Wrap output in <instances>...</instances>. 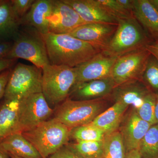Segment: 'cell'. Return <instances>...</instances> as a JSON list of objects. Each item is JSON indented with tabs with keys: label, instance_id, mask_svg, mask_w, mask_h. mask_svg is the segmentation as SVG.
<instances>
[{
	"label": "cell",
	"instance_id": "obj_1",
	"mask_svg": "<svg viewBox=\"0 0 158 158\" xmlns=\"http://www.w3.org/2000/svg\"><path fill=\"white\" fill-rule=\"evenodd\" d=\"M50 64L75 68L99 52L90 44L68 34L42 35Z\"/></svg>",
	"mask_w": 158,
	"mask_h": 158
},
{
	"label": "cell",
	"instance_id": "obj_2",
	"mask_svg": "<svg viewBox=\"0 0 158 158\" xmlns=\"http://www.w3.org/2000/svg\"><path fill=\"white\" fill-rule=\"evenodd\" d=\"M116 32L103 52L118 57L145 48L153 41L134 16L117 19Z\"/></svg>",
	"mask_w": 158,
	"mask_h": 158
},
{
	"label": "cell",
	"instance_id": "obj_3",
	"mask_svg": "<svg viewBox=\"0 0 158 158\" xmlns=\"http://www.w3.org/2000/svg\"><path fill=\"white\" fill-rule=\"evenodd\" d=\"M43 158H48L68 144L70 129L55 117L22 133Z\"/></svg>",
	"mask_w": 158,
	"mask_h": 158
},
{
	"label": "cell",
	"instance_id": "obj_4",
	"mask_svg": "<svg viewBox=\"0 0 158 158\" xmlns=\"http://www.w3.org/2000/svg\"><path fill=\"white\" fill-rule=\"evenodd\" d=\"M42 69V93L49 105L58 106L68 98L75 84V69L49 64Z\"/></svg>",
	"mask_w": 158,
	"mask_h": 158
},
{
	"label": "cell",
	"instance_id": "obj_5",
	"mask_svg": "<svg viewBox=\"0 0 158 158\" xmlns=\"http://www.w3.org/2000/svg\"><path fill=\"white\" fill-rule=\"evenodd\" d=\"M104 105L102 98L88 100L67 98L58 106L54 117L71 130L92 122L102 113Z\"/></svg>",
	"mask_w": 158,
	"mask_h": 158
},
{
	"label": "cell",
	"instance_id": "obj_6",
	"mask_svg": "<svg viewBox=\"0 0 158 158\" xmlns=\"http://www.w3.org/2000/svg\"><path fill=\"white\" fill-rule=\"evenodd\" d=\"M42 69L18 63L11 70L7 83L5 99L22 98L42 92Z\"/></svg>",
	"mask_w": 158,
	"mask_h": 158
},
{
	"label": "cell",
	"instance_id": "obj_7",
	"mask_svg": "<svg viewBox=\"0 0 158 158\" xmlns=\"http://www.w3.org/2000/svg\"><path fill=\"white\" fill-rule=\"evenodd\" d=\"M31 30L20 31L6 58L25 59L42 69L50 64L45 43L41 34Z\"/></svg>",
	"mask_w": 158,
	"mask_h": 158
},
{
	"label": "cell",
	"instance_id": "obj_8",
	"mask_svg": "<svg viewBox=\"0 0 158 158\" xmlns=\"http://www.w3.org/2000/svg\"><path fill=\"white\" fill-rule=\"evenodd\" d=\"M42 92L23 98L20 102L15 133H23L48 120L54 113Z\"/></svg>",
	"mask_w": 158,
	"mask_h": 158
},
{
	"label": "cell",
	"instance_id": "obj_9",
	"mask_svg": "<svg viewBox=\"0 0 158 158\" xmlns=\"http://www.w3.org/2000/svg\"><path fill=\"white\" fill-rule=\"evenodd\" d=\"M150 56L144 48L118 57L112 72L115 86L135 80L141 81Z\"/></svg>",
	"mask_w": 158,
	"mask_h": 158
},
{
	"label": "cell",
	"instance_id": "obj_10",
	"mask_svg": "<svg viewBox=\"0 0 158 158\" xmlns=\"http://www.w3.org/2000/svg\"><path fill=\"white\" fill-rule=\"evenodd\" d=\"M48 23L49 33L56 34H69L86 24L76 10L63 0H53Z\"/></svg>",
	"mask_w": 158,
	"mask_h": 158
},
{
	"label": "cell",
	"instance_id": "obj_11",
	"mask_svg": "<svg viewBox=\"0 0 158 158\" xmlns=\"http://www.w3.org/2000/svg\"><path fill=\"white\" fill-rule=\"evenodd\" d=\"M117 57L99 52L82 65L75 67V85L112 77V70Z\"/></svg>",
	"mask_w": 158,
	"mask_h": 158
},
{
	"label": "cell",
	"instance_id": "obj_12",
	"mask_svg": "<svg viewBox=\"0 0 158 158\" xmlns=\"http://www.w3.org/2000/svg\"><path fill=\"white\" fill-rule=\"evenodd\" d=\"M117 24L86 23L78 27L68 34L90 44L99 52H103L115 34Z\"/></svg>",
	"mask_w": 158,
	"mask_h": 158
},
{
	"label": "cell",
	"instance_id": "obj_13",
	"mask_svg": "<svg viewBox=\"0 0 158 158\" xmlns=\"http://www.w3.org/2000/svg\"><path fill=\"white\" fill-rule=\"evenodd\" d=\"M151 125L142 119L133 109L124 115L119 125V132L126 153L138 149L142 138Z\"/></svg>",
	"mask_w": 158,
	"mask_h": 158
},
{
	"label": "cell",
	"instance_id": "obj_14",
	"mask_svg": "<svg viewBox=\"0 0 158 158\" xmlns=\"http://www.w3.org/2000/svg\"><path fill=\"white\" fill-rule=\"evenodd\" d=\"M72 6L86 23L118 24L114 17L97 0H63Z\"/></svg>",
	"mask_w": 158,
	"mask_h": 158
},
{
	"label": "cell",
	"instance_id": "obj_15",
	"mask_svg": "<svg viewBox=\"0 0 158 158\" xmlns=\"http://www.w3.org/2000/svg\"><path fill=\"white\" fill-rule=\"evenodd\" d=\"M150 92L142 81L135 80L115 86L111 94L115 102L132 106L136 110L141 107L145 96Z\"/></svg>",
	"mask_w": 158,
	"mask_h": 158
},
{
	"label": "cell",
	"instance_id": "obj_16",
	"mask_svg": "<svg viewBox=\"0 0 158 158\" xmlns=\"http://www.w3.org/2000/svg\"><path fill=\"white\" fill-rule=\"evenodd\" d=\"M115 87L114 80L110 77L74 85L69 95L75 100L102 98L111 94Z\"/></svg>",
	"mask_w": 158,
	"mask_h": 158
},
{
	"label": "cell",
	"instance_id": "obj_17",
	"mask_svg": "<svg viewBox=\"0 0 158 158\" xmlns=\"http://www.w3.org/2000/svg\"><path fill=\"white\" fill-rule=\"evenodd\" d=\"M52 6L53 0H35L29 11L20 19L21 25L35 29L41 35L47 34L48 18Z\"/></svg>",
	"mask_w": 158,
	"mask_h": 158
},
{
	"label": "cell",
	"instance_id": "obj_18",
	"mask_svg": "<svg viewBox=\"0 0 158 158\" xmlns=\"http://www.w3.org/2000/svg\"><path fill=\"white\" fill-rule=\"evenodd\" d=\"M133 15L153 40H158V11L149 0H135Z\"/></svg>",
	"mask_w": 158,
	"mask_h": 158
},
{
	"label": "cell",
	"instance_id": "obj_19",
	"mask_svg": "<svg viewBox=\"0 0 158 158\" xmlns=\"http://www.w3.org/2000/svg\"><path fill=\"white\" fill-rule=\"evenodd\" d=\"M0 148L10 155L21 158H43L22 133H15L0 142Z\"/></svg>",
	"mask_w": 158,
	"mask_h": 158
},
{
	"label": "cell",
	"instance_id": "obj_20",
	"mask_svg": "<svg viewBox=\"0 0 158 158\" xmlns=\"http://www.w3.org/2000/svg\"><path fill=\"white\" fill-rule=\"evenodd\" d=\"M21 25L11 1L0 0V41H13L20 31Z\"/></svg>",
	"mask_w": 158,
	"mask_h": 158
},
{
	"label": "cell",
	"instance_id": "obj_21",
	"mask_svg": "<svg viewBox=\"0 0 158 158\" xmlns=\"http://www.w3.org/2000/svg\"><path fill=\"white\" fill-rule=\"evenodd\" d=\"M128 107L121 102H116L112 106L101 113L90 123L102 131L106 136L109 135L118 131Z\"/></svg>",
	"mask_w": 158,
	"mask_h": 158
},
{
	"label": "cell",
	"instance_id": "obj_22",
	"mask_svg": "<svg viewBox=\"0 0 158 158\" xmlns=\"http://www.w3.org/2000/svg\"><path fill=\"white\" fill-rule=\"evenodd\" d=\"M21 99H4L0 106V142L15 132Z\"/></svg>",
	"mask_w": 158,
	"mask_h": 158
},
{
	"label": "cell",
	"instance_id": "obj_23",
	"mask_svg": "<svg viewBox=\"0 0 158 158\" xmlns=\"http://www.w3.org/2000/svg\"><path fill=\"white\" fill-rule=\"evenodd\" d=\"M126 155L123 140L118 131L106 136L100 158H125Z\"/></svg>",
	"mask_w": 158,
	"mask_h": 158
},
{
	"label": "cell",
	"instance_id": "obj_24",
	"mask_svg": "<svg viewBox=\"0 0 158 158\" xmlns=\"http://www.w3.org/2000/svg\"><path fill=\"white\" fill-rule=\"evenodd\" d=\"M66 146L81 158H100L103 152V141H76Z\"/></svg>",
	"mask_w": 158,
	"mask_h": 158
},
{
	"label": "cell",
	"instance_id": "obj_25",
	"mask_svg": "<svg viewBox=\"0 0 158 158\" xmlns=\"http://www.w3.org/2000/svg\"><path fill=\"white\" fill-rule=\"evenodd\" d=\"M141 158H158V124L150 127L139 144Z\"/></svg>",
	"mask_w": 158,
	"mask_h": 158
},
{
	"label": "cell",
	"instance_id": "obj_26",
	"mask_svg": "<svg viewBox=\"0 0 158 158\" xmlns=\"http://www.w3.org/2000/svg\"><path fill=\"white\" fill-rule=\"evenodd\" d=\"M70 137L76 141H102L106 135L101 130L89 123L71 129Z\"/></svg>",
	"mask_w": 158,
	"mask_h": 158
},
{
	"label": "cell",
	"instance_id": "obj_27",
	"mask_svg": "<svg viewBox=\"0 0 158 158\" xmlns=\"http://www.w3.org/2000/svg\"><path fill=\"white\" fill-rule=\"evenodd\" d=\"M141 81L151 92L158 94V61L150 54Z\"/></svg>",
	"mask_w": 158,
	"mask_h": 158
},
{
	"label": "cell",
	"instance_id": "obj_28",
	"mask_svg": "<svg viewBox=\"0 0 158 158\" xmlns=\"http://www.w3.org/2000/svg\"><path fill=\"white\" fill-rule=\"evenodd\" d=\"M156 101V94L151 91L145 96L141 107L135 110L138 116L151 125L156 124L155 118Z\"/></svg>",
	"mask_w": 158,
	"mask_h": 158
},
{
	"label": "cell",
	"instance_id": "obj_29",
	"mask_svg": "<svg viewBox=\"0 0 158 158\" xmlns=\"http://www.w3.org/2000/svg\"><path fill=\"white\" fill-rule=\"evenodd\" d=\"M109 13L116 19L127 18L133 16V14L126 10L117 2V0H97Z\"/></svg>",
	"mask_w": 158,
	"mask_h": 158
},
{
	"label": "cell",
	"instance_id": "obj_30",
	"mask_svg": "<svg viewBox=\"0 0 158 158\" xmlns=\"http://www.w3.org/2000/svg\"><path fill=\"white\" fill-rule=\"evenodd\" d=\"M35 0H11L15 13L20 20L29 11Z\"/></svg>",
	"mask_w": 158,
	"mask_h": 158
},
{
	"label": "cell",
	"instance_id": "obj_31",
	"mask_svg": "<svg viewBox=\"0 0 158 158\" xmlns=\"http://www.w3.org/2000/svg\"><path fill=\"white\" fill-rule=\"evenodd\" d=\"M48 158H81L66 146H64Z\"/></svg>",
	"mask_w": 158,
	"mask_h": 158
},
{
	"label": "cell",
	"instance_id": "obj_32",
	"mask_svg": "<svg viewBox=\"0 0 158 158\" xmlns=\"http://www.w3.org/2000/svg\"><path fill=\"white\" fill-rule=\"evenodd\" d=\"M12 69H7L0 74V100L4 97L6 86Z\"/></svg>",
	"mask_w": 158,
	"mask_h": 158
},
{
	"label": "cell",
	"instance_id": "obj_33",
	"mask_svg": "<svg viewBox=\"0 0 158 158\" xmlns=\"http://www.w3.org/2000/svg\"><path fill=\"white\" fill-rule=\"evenodd\" d=\"M12 44L13 41H0V59L7 58Z\"/></svg>",
	"mask_w": 158,
	"mask_h": 158
},
{
	"label": "cell",
	"instance_id": "obj_34",
	"mask_svg": "<svg viewBox=\"0 0 158 158\" xmlns=\"http://www.w3.org/2000/svg\"><path fill=\"white\" fill-rule=\"evenodd\" d=\"M17 59L4 58L0 59V74L7 69H11L16 64Z\"/></svg>",
	"mask_w": 158,
	"mask_h": 158
},
{
	"label": "cell",
	"instance_id": "obj_35",
	"mask_svg": "<svg viewBox=\"0 0 158 158\" xmlns=\"http://www.w3.org/2000/svg\"><path fill=\"white\" fill-rule=\"evenodd\" d=\"M145 48L158 61V40H153L149 44L146 46Z\"/></svg>",
	"mask_w": 158,
	"mask_h": 158
},
{
	"label": "cell",
	"instance_id": "obj_36",
	"mask_svg": "<svg viewBox=\"0 0 158 158\" xmlns=\"http://www.w3.org/2000/svg\"><path fill=\"white\" fill-rule=\"evenodd\" d=\"M123 9L133 14L135 0H117Z\"/></svg>",
	"mask_w": 158,
	"mask_h": 158
},
{
	"label": "cell",
	"instance_id": "obj_37",
	"mask_svg": "<svg viewBox=\"0 0 158 158\" xmlns=\"http://www.w3.org/2000/svg\"><path fill=\"white\" fill-rule=\"evenodd\" d=\"M125 158H141V157L138 149H136L126 153Z\"/></svg>",
	"mask_w": 158,
	"mask_h": 158
},
{
	"label": "cell",
	"instance_id": "obj_38",
	"mask_svg": "<svg viewBox=\"0 0 158 158\" xmlns=\"http://www.w3.org/2000/svg\"><path fill=\"white\" fill-rule=\"evenodd\" d=\"M155 118L156 123L158 124V94H156V101L155 110Z\"/></svg>",
	"mask_w": 158,
	"mask_h": 158
},
{
	"label": "cell",
	"instance_id": "obj_39",
	"mask_svg": "<svg viewBox=\"0 0 158 158\" xmlns=\"http://www.w3.org/2000/svg\"><path fill=\"white\" fill-rule=\"evenodd\" d=\"M0 158H11L9 155L0 148Z\"/></svg>",
	"mask_w": 158,
	"mask_h": 158
},
{
	"label": "cell",
	"instance_id": "obj_40",
	"mask_svg": "<svg viewBox=\"0 0 158 158\" xmlns=\"http://www.w3.org/2000/svg\"><path fill=\"white\" fill-rule=\"evenodd\" d=\"M150 2L158 11V0H149Z\"/></svg>",
	"mask_w": 158,
	"mask_h": 158
},
{
	"label": "cell",
	"instance_id": "obj_41",
	"mask_svg": "<svg viewBox=\"0 0 158 158\" xmlns=\"http://www.w3.org/2000/svg\"><path fill=\"white\" fill-rule=\"evenodd\" d=\"M9 156H10V157H11V158H21L19 157L16 156L10 155H9Z\"/></svg>",
	"mask_w": 158,
	"mask_h": 158
}]
</instances>
